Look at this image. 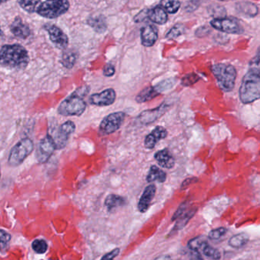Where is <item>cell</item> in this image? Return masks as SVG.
<instances>
[{
  "mask_svg": "<svg viewBox=\"0 0 260 260\" xmlns=\"http://www.w3.org/2000/svg\"><path fill=\"white\" fill-rule=\"evenodd\" d=\"M2 66L12 70H24L29 62L27 50L18 44L3 46L0 51Z\"/></svg>",
  "mask_w": 260,
  "mask_h": 260,
  "instance_id": "1",
  "label": "cell"
},
{
  "mask_svg": "<svg viewBox=\"0 0 260 260\" xmlns=\"http://www.w3.org/2000/svg\"><path fill=\"white\" fill-rule=\"evenodd\" d=\"M90 87L87 85L77 88L61 102L57 109L58 114L64 117H79L82 115L86 109V103L83 99L90 92Z\"/></svg>",
  "mask_w": 260,
  "mask_h": 260,
  "instance_id": "2",
  "label": "cell"
},
{
  "mask_svg": "<svg viewBox=\"0 0 260 260\" xmlns=\"http://www.w3.org/2000/svg\"><path fill=\"white\" fill-rule=\"evenodd\" d=\"M240 99L250 104L260 99V69L253 67L244 76L240 88Z\"/></svg>",
  "mask_w": 260,
  "mask_h": 260,
  "instance_id": "3",
  "label": "cell"
},
{
  "mask_svg": "<svg viewBox=\"0 0 260 260\" xmlns=\"http://www.w3.org/2000/svg\"><path fill=\"white\" fill-rule=\"evenodd\" d=\"M212 71L221 89L226 92L233 89L237 78V71L233 66L225 63L215 64L212 66Z\"/></svg>",
  "mask_w": 260,
  "mask_h": 260,
  "instance_id": "4",
  "label": "cell"
},
{
  "mask_svg": "<svg viewBox=\"0 0 260 260\" xmlns=\"http://www.w3.org/2000/svg\"><path fill=\"white\" fill-rule=\"evenodd\" d=\"M34 142L29 138L21 139L16 145L11 149L9 156V165L12 167H17L21 165L32 154L34 150Z\"/></svg>",
  "mask_w": 260,
  "mask_h": 260,
  "instance_id": "5",
  "label": "cell"
},
{
  "mask_svg": "<svg viewBox=\"0 0 260 260\" xmlns=\"http://www.w3.org/2000/svg\"><path fill=\"white\" fill-rule=\"evenodd\" d=\"M70 8L68 0H47L40 5L36 12L46 18H56L65 14Z\"/></svg>",
  "mask_w": 260,
  "mask_h": 260,
  "instance_id": "6",
  "label": "cell"
},
{
  "mask_svg": "<svg viewBox=\"0 0 260 260\" xmlns=\"http://www.w3.org/2000/svg\"><path fill=\"white\" fill-rule=\"evenodd\" d=\"M125 118V114L122 111L112 113L105 117L101 122L99 126V133L102 136L112 134L120 129L123 124Z\"/></svg>",
  "mask_w": 260,
  "mask_h": 260,
  "instance_id": "7",
  "label": "cell"
},
{
  "mask_svg": "<svg viewBox=\"0 0 260 260\" xmlns=\"http://www.w3.org/2000/svg\"><path fill=\"white\" fill-rule=\"evenodd\" d=\"M55 149H56V146L53 137L47 135L38 143L36 151L37 160L39 163H45L51 157Z\"/></svg>",
  "mask_w": 260,
  "mask_h": 260,
  "instance_id": "8",
  "label": "cell"
},
{
  "mask_svg": "<svg viewBox=\"0 0 260 260\" xmlns=\"http://www.w3.org/2000/svg\"><path fill=\"white\" fill-rule=\"evenodd\" d=\"M76 129V125L73 121L65 122L63 123L55 132L54 136H52L55 144H56V149H63L65 148L68 142L70 135L73 134Z\"/></svg>",
  "mask_w": 260,
  "mask_h": 260,
  "instance_id": "9",
  "label": "cell"
},
{
  "mask_svg": "<svg viewBox=\"0 0 260 260\" xmlns=\"http://www.w3.org/2000/svg\"><path fill=\"white\" fill-rule=\"evenodd\" d=\"M211 25L217 30L227 34H241L243 28L239 21L235 18H223L213 19L211 21Z\"/></svg>",
  "mask_w": 260,
  "mask_h": 260,
  "instance_id": "10",
  "label": "cell"
},
{
  "mask_svg": "<svg viewBox=\"0 0 260 260\" xmlns=\"http://www.w3.org/2000/svg\"><path fill=\"white\" fill-rule=\"evenodd\" d=\"M116 99V92L113 88H108L100 93L92 94L90 98L91 105L96 106H110L114 104Z\"/></svg>",
  "mask_w": 260,
  "mask_h": 260,
  "instance_id": "11",
  "label": "cell"
},
{
  "mask_svg": "<svg viewBox=\"0 0 260 260\" xmlns=\"http://www.w3.org/2000/svg\"><path fill=\"white\" fill-rule=\"evenodd\" d=\"M169 105L163 103L158 108L143 111L137 117V120L141 124H151V123H154L156 120H158L160 117H162L166 113V111L169 109Z\"/></svg>",
  "mask_w": 260,
  "mask_h": 260,
  "instance_id": "12",
  "label": "cell"
},
{
  "mask_svg": "<svg viewBox=\"0 0 260 260\" xmlns=\"http://www.w3.org/2000/svg\"><path fill=\"white\" fill-rule=\"evenodd\" d=\"M47 30L50 41L54 44L55 47L59 49L67 48L68 46V38L61 28L55 25H49L47 27Z\"/></svg>",
  "mask_w": 260,
  "mask_h": 260,
  "instance_id": "13",
  "label": "cell"
},
{
  "mask_svg": "<svg viewBox=\"0 0 260 260\" xmlns=\"http://www.w3.org/2000/svg\"><path fill=\"white\" fill-rule=\"evenodd\" d=\"M167 130L163 126H157L145 139V148L153 149L159 141L165 139L167 136Z\"/></svg>",
  "mask_w": 260,
  "mask_h": 260,
  "instance_id": "14",
  "label": "cell"
},
{
  "mask_svg": "<svg viewBox=\"0 0 260 260\" xmlns=\"http://www.w3.org/2000/svg\"><path fill=\"white\" fill-rule=\"evenodd\" d=\"M156 191H157V187L154 184L149 185L145 188L137 205L138 210L142 213H145L149 209L151 202L155 197Z\"/></svg>",
  "mask_w": 260,
  "mask_h": 260,
  "instance_id": "15",
  "label": "cell"
},
{
  "mask_svg": "<svg viewBox=\"0 0 260 260\" xmlns=\"http://www.w3.org/2000/svg\"><path fill=\"white\" fill-rule=\"evenodd\" d=\"M158 39V30L152 24H148L142 28L141 42L145 47H152Z\"/></svg>",
  "mask_w": 260,
  "mask_h": 260,
  "instance_id": "16",
  "label": "cell"
},
{
  "mask_svg": "<svg viewBox=\"0 0 260 260\" xmlns=\"http://www.w3.org/2000/svg\"><path fill=\"white\" fill-rule=\"evenodd\" d=\"M11 31L17 38L26 39L31 35V30L27 24L23 22L22 20L17 17L10 26Z\"/></svg>",
  "mask_w": 260,
  "mask_h": 260,
  "instance_id": "17",
  "label": "cell"
},
{
  "mask_svg": "<svg viewBox=\"0 0 260 260\" xmlns=\"http://www.w3.org/2000/svg\"><path fill=\"white\" fill-rule=\"evenodd\" d=\"M158 165L163 168L171 169L175 165V159L168 149L160 150L154 155Z\"/></svg>",
  "mask_w": 260,
  "mask_h": 260,
  "instance_id": "18",
  "label": "cell"
},
{
  "mask_svg": "<svg viewBox=\"0 0 260 260\" xmlns=\"http://www.w3.org/2000/svg\"><path fill=\"white\" fill-rule=\"evenodd\" d=\"M148 18L153 22L163 24L168 21V15L166 11L160 6H156L154 9L148 11Z\"/></svg>",
  "mask_w": 260,
  "mask_h": 260,
  "instance_id": "19",
  "label": "cell"
},
{
  "mask_svg": "<svg viewBox=\"0 0 260 260\" xmlns=\"http://www.w3.org/2000/svg\"><path fill=\"white\" fill-rule=\"evenodd\" d=\"M236 9L241 15L250 18L256 16L258 13V8L256 5L250 2H240L236 5Z\"/></svg>",
  "mask_w": 260,
  "mask_h": 260,
  "instance_id": "20",
  "label": "cell"
},
{
  "mask_svg": "<svg viewBox=\"0 0 260 260\" xmlns=\"http://www.w3.org/2000/svg\"><path fill=\"white\" fill-rule=\"evenodd\" d=\"M166 180V174L156 165H153L150 168L149 173L147 176V181L148 183L153 182H159V183H164Z\"/></svg>",
  "mask_w": 260,
  "mask_h": 260,
  "instance_id": "21",
  "label": "cell"
},
{
  "mask_svg": "<svg viewBox=\"0 0 260 260\" xmlns=\"http://www.w3.org/2000/svg\"><path fill=\"white\" fill-rule=\"evenodd\" d=\"M159 94H160V92L157 91L155 86L148 87L137 94L136 97V102L139 104L145 103V102H149V101L155 99Z\"/></svg>",
  "mask_w": 260,
  "mask_h": 260,
  "instance_id": "22",
  "label": "cell"
},
{
  "mask_svg": "<svg viewBox=\"0 0 260 260\" xmlns=\"http://www.w3.org/2000/svg\"><path fill=\"white\" fill-rule=\"evenodd\" d=\"M125 204V200L123 197L115 194H111L105 199V206L108 211H112Z\"/></svg>",
  "mask_w": 260,
  "mask_h": 260,
  "instance_id": "23",
  "label": "cell"
},
{
  "mask_svg": "<svg viewBox=\"0 0 260 260\" xmlns=\"http://www.w3.org/2000/svg\"><path fill=\"white\" fill-rule=\"evenodd\" d=\"M76 59H77L76 53L72 50H68V51L64 52L63 53L61 62L65 68L70 70L76 63Z\"/></svg>",
  "mask_w": 260,
  "mask_h": 260,
  "instance_id": "24",
  "label": "cell"
},
{
  "mask_svg": "<svg viewBox=\"0 0 260 260\" xmlns=\"http://www.w3.org/2000/svg\"><path fill=\"white\" fill-rule=\"evenodd\" d=\"M181 3L179 0H162L160 6L168 13H177L180 9Z\"/></svg>",
  "mask_w": 260,
  "mask_h": 260,
  "instance_id": "25",
  "label": "cell"
},
{
  "mask_svg": "<svg viewBox=\"0 0 260 260\" xmlns=\"http://www.w3.org/2000/svg\"><path fill=\"white\" fill-rule=\"evenodd\" d=\"M18 3L24 10L29 13L36 12L41 4V0H18Z\"/></svg>",
  "mask_w": 260,
  "mask_h": 260,
  "instance_id": "26",
  "label": "cell"
},
{
  "mask_svg": "<svg viewBox=\"0 0 260 260\" xmlns=\"http://www.w3.org/2000/svg\"><path fill=\"white\" fill-rule=\"evenodd\" d=\"M88 23L96 31L103 32L106 29V22L103 17H92L89 20Z\"/></svg>",
  "mask_w": 260,
  "mask_h": 260,
  "instance_id": "27",
  "label": "cell"
},
{
  "mask_svg": "<svg viewBox=\"0 0 260 260\" xmlns=\"http://www.w3.org/2000/svg\"><path fill=\"white\" fill-rule=\"evenodd\" d=\"M248 239V235L246 234H240V235H235L233 238H230L229 244L235 248H240L247 244Z\"/></svg>",
  "mask_w": 260,
  "mask_h": 260,
  "instance_id": "28",
  "label": "cell"
},
{
  "mask_svg": "<svg viewBox=\"0 0 260 260\" xmlns=\"http://www.w3.org/2000/svg\"><path fill=\"white\" fill-rule=\"evenodd\" d=\"M186 31V27L183 24H176L174 27L170 29L167 35H166V38L168 39H175L178 38L180 35H183Z\"/></svg>",
  "mask_w": 260,
  "mask_h": 260,
  "instance_id": "29",
  "label": "cell"
},
{
  "mask_svg": "<svg viewBox=\"0 0 260 260\" xmlns=\"http://www.w3.org/2000/svg\"><path fill=\"white\" fill-rule=\"evenodd\" d=\"M201 250H203L204 254L207 256L208 257H210L214 259H219L220 257H221V254H220L219 251L216 250V249L213 248V247L209 246V244H207V242L205 243Z\"/></svg>",
  "mask_w": 260,
  "mask_h": 260,
  "instance_id": "30",
  "label": "cell"
},
{
  "mask_svg": "<svg viewBox=\"0 0 260 260\" xmlns=\"http://www.w3.org/2000/svg\"><path fill=\"white\" fill-rule=\"evenodd\" d=\"M32 248L36 253L39 254L45 253L47 250V244L44 240H35L32 243Z\"/></svg>",
  "mask_w": 260,
  "mask_h": 260,
  "instance_id": "31",
  "label": "cell"
},
{
  "mask_svg": "<svg viewBox=\"0 0 260 260\" xmlns=\"http://www.w3.org/2000/svg\"><path fill=\"white\" fill-rule=\"evenodd\" d=\"M211 15L212 16L215 17V19H218V18H226V11L224 8L221 7V6H215L214 8H212L210 11Z\"/></svg>",
  "mask_w": 260,
  "mask_h": 260,
  "instance_id": "32",
  "label": "cell"
},
{
  "mask_svg": "<svg viewBox=\"0 0 260 260\" xmlns=\"http://www.w3.org/2000/svg\"><path fill=\"white\" fill-rule=\"evenodd\" d=\"M205 243H206V241L201 240V238H195V239L192 240V241L189 243V247L191 250L198 251V250H200V249H203Z\"/></svg>",
  "mask_w": 260,
  "mask_h": 260,
  "instance_id": "33",
  "label": "cell"
},
{
  "mask_svg": "<svg viewBox=\"0 0 260 260\" xmlns=\"http://www.w3.org/2000/svg\"><path fill=\"white\" fill-rule=\"evenodd\" d=\"M198 79H199L198 76H197L196 74H194V73H192V74L187 75V76H185V77L182 79V84H183L184 86H189V85H192V84L197 82Z\"/></svg>",
  "mask_w": 260,
  "mask_h": 260,
  "instance_id": "34",
  "label": "cell"
},
{
  "mask_svg": "<svg viewBox=\"0 0 260 260\" xmlns=\"http://www.w3.org/2000/svg\"><path fill=\"white\" fill-rule=\"evenodd\" d=\"M225 229L224 228H220V229H215V230L212 231V232L209 233V238L212 240H218L219 238H221V237L224 236L226 234Z\"/></svg>",
  "mask_w": 260,
  "mask_h": 260,
  "instance_id": "35",
  "label": "cell"
},
{
  "mask_svg": "<svg viewBox=\"0 0 260 260\" xmlns=\"http://www.w3.org/2000/svg\"><path fill=\"white\" fill-rule=\"evenodd\" d=\"M114 73H115V68H114V65H112V64L107 63L104 67V76H106V77H111V76H114Z\"/></svg>",
  "mask_w": 260,
  "mask_h": 260,
  "instance_id": "36",
  "label": "cell"
},
{
  "mask_svg": "<svg viewBox=\"0 0 260 260\" xmlns=\"http://www.w3.org/2000/svg\"><path fill=\"white\" fill-rule=\"evenodd\" d=\"M119 252H120L119 249H114L112 251L107 253L101 260H114V258L119 255Z\"/></svg>",
  "mask_w": 260,
  "mask_h": 260,
  "instance_id": "37",
  "label": "cell"
},
{
  "mask_svg": "<svg viewBox=\"0 0 260 260\" xmlns=\"http://www.w3.org/2000/svg\"><path fill=\"white\" fill-rule=\"evenodd\" d=\"M11 239V235L5 231H1V244L2 245H6Z\"/></svg>",
  "mask_w": 260,
  "mask_h": 260,
  "instance_id": "38",
  "label": "cell"
},
{
  "mask_svg": "<svg viewBox=\"0 0 260 260\" xmlns=\"http://www.w3.org/2000/svg\"><path fill=\"white\" fill-rule=\"evenodd\" d=\"M209 32V28L207 27H200L199 29H198L196 31L197 36H199L200 34H201V37L205 36V35H207Z\"/></svg>",
  "mask_w": 260,
  "mask_h": 260,
  "instance_id": "39",
  "label": "cell"
},
{
  "mask_svg": "<svg viewBox=\"0 0 260 260\" xmlns=\"http://www.w3.org/2000/svg\"><path fill=\"white\" fill-rule=\"evenodd\" d=\"M155 260H171L169 256H160V257L157 258Z\"/></svg>",
  "mask_w": 260,
  "mask_h": 260,
  "instance_id": "40",
  "label": "cell"
},
{
  "mask_svg": "<svg viewBox=\"0 0 260 260\" xmlns=\"http://www.w3.org/2000/svg\"><path fill=\"white\" fill-rule=\"evenodd\" d=\"M7 1V0H2V3H5V2Z\"/></svg>",
  "mask_w": 260,
  "mask_h": 260,
  "instance_id": "41",
  "label": "cell"
},
{
  "mask_svg": "<svg viewBox=\"0 0 260 260\" xmlns=\"http://www.w3.org/2000/svg\"><path fill=\"white\" fill-rule=\"evenodd\" d=\"M219 1H227V0H219Z\"/></svg>",
  "mask_w": 260,
  "mask_h": 260,
  "instance_id": "42",
  "label": "cell"
}]
</instances>
